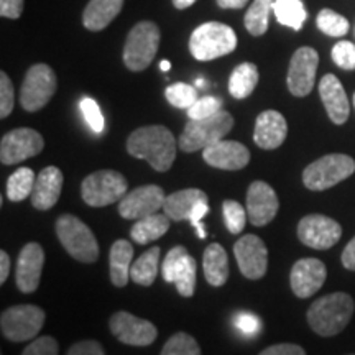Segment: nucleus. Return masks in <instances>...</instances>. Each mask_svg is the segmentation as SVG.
I'll use <instances>...</instances> for the list:
<instances>
[{"instance_id":"f257e3e1","label":"nucleus","mask_w":355,"mask_h":355,"mask_svg":"<svg viewBox=\"0 0 355 355\" xmlns=\"http://www.w3.org/2000/svg\"><path fill=\"white\" fill-rule=\"evenodd\" d=\"M127 152L133 158L148 162L153 170L165 173L175 163L178 141L170 128L146 125L130 133L127 140Z\"/></svg>"},{"instance_id":"f03ea898","label":"nucleus","mask_w":355,"mask_h":355,"mask_svg":"<svg viewBox=\"0 0 355 355\" xmlns=\"http://www.w3.org/2000/svg\"><path fill=\"white\" fill-rule=\"evenodd\" d=\"M355 303L352 296L344 291H336L322 296L309 306L308 324L321 337L340 334L352 319Z\"/></svg>"},{"instance_id":"7ed1b4c3","label":"nucleus","mask_w":355,"mask_h":355,"mask_svg":"<svg viewBox=\"0 0 355 355\" xmlns=\"http://www.w3.org/2000/svg\"><path fill=\"white\" fill-rule=\"evenodd\" d=\"M56 237L74 260L81 263H94L99 259V243L96 235L79 217L63 214L56 220Z\"/></svg>"},{"instance_id":"20e7f679","label":"nucleus","mask_w":355,"mask_h":355,"mask_svg":"<svg viewBox=\"0 0 355 355\" xmlns=\"http://www.w3.org/2000/svg\"><path fill=\"white\" fill-rule=\"evenodd\" d=\"M232 128L234 117L225 110H219L211 117L199 119V121L189 119L183 133L180 135V140H178V146L184 153L199 152V150L214 145L216 141L224 140V137Z\"/></svg>"},{"instance_id":"39448f33","label":"nucleus","mask_w":355,"mask_h":355,"mask_svg":"<svg viewBox=\"0 0 355 355\" xmlns=\"http://www.w3.org/2000/svg\"><path fill=\"white\" fill-rule=\"evenodd\" d=\"M237 48V35L229 25L207 21L196 26L189 38V51L198 61H212Z\"/></svg>"},{"instance_id":"423d86ee","label":"nucleus","mask_w":355,"mask_h":355,"mask_svg":"<svg viewBox=\"0 0 355 355\" xmlns=\"http://www.w3.org/2000/svg\"><path fill=\"white\" fill-rule=\"evenodd\" d=\"M159 40H162V33H159L158 25L153 21L144 20L133 26L128 32L125 46H123L122 58L127 69L140 73L148 68L158 53Z\"/></svg>"},{"instance_id":"0eeeda50","label":"nucleus","mask_w":355,"mask_h":355,"mask_svg":"<svg viewBox=\"0 0 355 355\" xmlns=\"http://www.w3.org/2000/svg\"><path fill=\"white\" fill-rule=\"evenodd\" d=\"M355 173V159L344 153H331L309 163L303 171V183L311 191H326L343 183Z\"/></svg>"},{"instance_id":"6e6552de","label":"nucleus","mask_w":355,"mask_h":355,"mask_svg":"<svg viewBox=\"0 0 355 355\" xmlns=\"http://www.w3.org/2000/svg\"><path fill=\"white\" fill-rule=\"evenodd\" d=\"M128 184L122 173L101 170L84 178L81 184L83 201L91 207H105L121 202L127 194Z\"/></svg>"},{"instance_id":"1a4fd4ad","label":"nucleus","mask_w":355,"mask_h":355,"mask_svg":"<svg viewBox=\"0 0 355 355\" xmlns=\"http://www.w3.org/2000/svg\"><path fill=\"white\" fill-rule=\"evenodd\" d=\"M44 319V311L35 304L10 306L0 316V329L10 343H26L38 336Z\"/></svg>"},{"instance_id":"9d476101","label":"nucleus","mask_w":355,"mask_h":355,"mask_svg":"<svg viewBox=\"0 0 355 355\" xmlns=\"http://www.w3.org/2000/svg\"><path fill=\"white\" fill-rule=\"evenodd\" d=\"M58 89L55 71L48 64L38 63L26 71L20 89V104L26 112L42 110Z\"/></svg>"},{"instance_id":"9b49d317","label":"nucleus","mask_w":355,"mask_h":355,"mask_svg":"<svg viewBox=\"0 0 355 355\" xmlns=\"http://www.w3.org/2000/svg\"><path fill=\"white\" fill-rule=\"evenodd\" d=\"M44 148L42 133L33 128H15L7 132L0 141V162L10 166L25 159L37 157Z\"/></svg>"},{"instance_id":"f8f14e48","label":"nucleus","mask_w":355,"mask_h":355,"mask_svg":"<svg viewBox=\"0 0 355 355\" xmlns=\"http://www.w3.org/2000/svg\"><path fill=\"white\" fill-rule=\"evenodd\" d=\"M319 55L314 48L301 46L293 53L288 68V91L295 97H306L313 91L316 83Z\"/></svg>"},{"instance_id":"ddd939ff","label":"nucleus","mask_w":355,"mask_h":355,"mask_svg":"<svg viewBox=\"0 0 355 355\" xmlns=\"http://www.w3.org/2000/svg\"><path fill=\"white\" fill-rule=\"evenodd\" d=\"M109 329L125 345L133 347H146L152 345L158 337V329L146 319L137 318L127 311H119L109 319Z\"/></svg>"},{"instance_id":"4468645a","label":"nucleus","mask_w":355,"mask_h":355,"mask_svg":"<svg viewBox=\"0 0 355 355\" xmlns=\"http://www.w3.org/2000/svg\"><path fill=\"white\" fill-rule=\"evenodd\" d=\"M343 237V227L332 217L324 214L304 216L298 224V239L314 250H327Z\"/></svg>"},{"instance_id":"2eb2a0df","label":"nucleus","mask_w":355,"mask_h":355,"mask_svg":"<svg viewBox=\"0 0 355 355\" xmlns=\"http://www.w3.org/2000/svg\"><path fill=\"white\" fill-rule=\"evenodd\" d=\"M165 199V191L159 186H139V188L127 193L122 201L119 202V214L128 220L144 219V217L157 214L159 209H163Z\"/></svg>"},{"instance_id":"dca6fc26","label":"nucleus","mask_w":355,"mask_h":355,"mask_svg":"<svg viewBox=\"0 0 355 355\" xmlns=\"http://www.w3.org/2000/svg\"><path fill=\"white\" fill-rule=\"evenodd\" d=\"M234 255L239 270L248 279H260L268 268V250L265 242L257 235H243L234 245Z\"/></svg>"},{"instance_id":"f3484780","label":"nucleus","mask_w":355,"mask_h":355,"mask_svg":"<svg viewBox=\"0 0 355 355\" xmlns=\"http://www.w3.org/2000/svg\"><path fill=\"white\" fill-rule=\"evenodd\" d=\"M279 201L275 189L265 181H254L247 191V216L255 227H265L278 214Z\"/></svg>"},{"instance_id":"a211bd4d","label":"nucleus","mask_w":355,"mask_h":355,"mask_svg":"<svg viewBox=\"0 0 355 355\" xmlns=\"http://www.w3.org/2000/svg\"><path fill=\"white\" fill-rule=\"evenodd\" d=\"M327 278V268L318 259H301L293 265L290 273L291 290L301 300L311 298L321 290Z\"/></svg>"},{"instance_id":"6ab92c4d","label":"nucleus","mask_w":355,"mask_h":355,"mask_svg":"<svg viewBox=\"0 0 355 355\" xmlns=\"http://www.w3.org/2000/svg\"><path fill=\"white\" fill-rule=\"evenodd\" d=\"M202 159L217 170L237 171L250 163V152L241 141L219 140L202 150Z\"/></svg>"},{"instance_id":"aec40b11","label":"nucleus","mask_w":355,"mask_h":355,"mask_svg":"<svg viewBox=\"0 0 355 355\" xmlns=\"http://www.w3.org/2000/svg\"><path fill=\"white\" fill-rule=\"evenodd\" d=\"M44 265V250L37 242H30L21 248L17 260L15 283L17 288L25 295L35 293L40 286Z\"/></svg>"},{"instance_id":"412c9836","label":"nucleus","mask_w":355,"mask_h":355,"mask_svg":"<svg viewBox=\"0 0 355 355\" xmlns=\"http://www.w3.org/2000/svg\"><path fill=\"white\" fill-rule=\"evenodd\" d=\"M288 123L278 110H263L255 121L254 141L261 150H277L285 144Z\"/></svg>"},{"instance_id":"4be33fe9","label":"nucleus","mask_w":355,"mask_h":355,"mask_svg":"<svg viewBox=\"0 0 355 355\" xmlns=\"http://www.w3.org/2000/svg\"><path fill=\"white\" fill-rule=\"evenodd\" d=\"M319 96L332 123L343 125L347 122L350 114L349 97L345 94L343 83L334 74H326L319 81Z\"/></svg>"},{"instance_id":"5701e85b","label":"nucleus","mask_w":355,"mask_h":355,"mask_svg":"<svg viewBox=\"0 0 355 355\" xmlns=\"http://www.w3.org/2000/svg\"><path fill=\"white\" fill-rule=\"evenodd\" d=\"M63 189V173L56 166L43 168L42 173L37 175L35 188L30 199L32 206L38 211H48L58 202Z\"/></svg>"},{"instance_id":"b1692460","label":"nucleus","mask_w":355,"mask_h":355,"mask_svg":"<svg viewBox=\"0 0 355 355\" xmlns=\"http://www.w3.org/2000/svg\"><path fill=\"white\" fill-rule=\"evenodd\" d=\"M123 0H89L83 12V25L89 32L107 28L122 12Z\"/></svg>"},{"instance_id":"393cba45","label":"nucleus","mask_w":355,"mask_h":355,"mask_svg":"<svg viewBox=\"0 0 355 355\" xmlns=\"http://www.w3.org/2000/svg\"><path fill=\"white\" fill-rule=\"evenodd\" d=\"M202 201H207V194L202 189H181L166 196L165 204H163V211H165V214L171 220H189L194 207Z\"/></svg>"},{"instance_id":"a878e982","label":"nucleus","mask_w":355,"mask_h":355,"mask_svg":"<svg viewBox=\"0 0 355 355\" xmlns=\"http://www.w3.org/2000/svg\"><path fill=\"white\" fill-rule=\"evenodd\" d=\"M204 277L211 286L225 285L229 278V257L220 243H209L202 254Z\"/></svg>"},{"instance_id":"bb28decb","label":"nucleus","mask_w":355,"mask_h":355,"mask_svg":"<svg viewBox=\"0 0 355 355\" xmlns=\"http://www.w3.org/2000/svg\"><path fill=\"white\" fill-rule=\"evenodd\" d=\"M133 259V245L128 241L119 239L112 243L109 254L110 263V279L112 285L117 288L127 286L130 282V268Z\"/></svg>"},{"instance_id":"cd10ccee","label":"nucleus","mask_w":355,"mask_h":355,"mask_svg":"<svg viewBox=\"0 0 355 355\" xmlns=\"http://www.w3.org/2000/svg\"><path fill=\"white\" fill-rule=\"evenodd\" d=\"M170 222L171 219L166 214H152L135 220L130 229L132 241H135L139 245L158 241L170 230Z\"/></svg>"},{"instance_id":"c85d7f7f","label":"nucleus","mask_w":355,"mask_h":355,"mask_svg":"<svg viewBox=\"0 0 355 355\" xmlns=\"http://www.w3.org/2000/svg\"><path fill=\"white\" fill-rule=\"evenodd\" d=\"M259 68L254 63H242L235 66L229 78V92L234 99H247L259 84Z\"/></svg>"},{"instance_id":"c756f323","label":"nucleus","mask_w":355,"mask_h":355,"mask_svg":"<svg viewBox=\"0 0 355 355\" xmlns=\"http://www.w3.org/2000/svg\"><path fill=\"white\" fill-rule=\"evenodd\" d=\"M159 247H152L132 263L130 279L140 286H152L157 279L159 265Z\"/></svg>"},{"instance_id":"7c9ffc66","label":"nucleus","mask_w":355,"mask_h":355,"mask_svg":"<svg viewBox=\"0 0 355 355\" xmlns=\"http://www.w3.org/2000/svg\"><path fill=\"white\" fill-rule=\"evenodd\" d=\"M273 13L279 24L290 26L295 32H300L308 19L303 0H275Z\"/></svg>"},{"instance_id":"2f4dec72","label":"nucleus","mask_w":355,"mask_h":355,"mask_svg":"<svg viewBox=\"0 0 355 355\" xmlns=\"http://www.w3.org/2000/svg\"><path fill=\"white\" fill-rule=\"evenodd\" d=\"M275 0H254L248 10L245 13V24L247 32L252 37H261L266 33L270 25V12L273 10Z\"/></svg>"},{"instance_id":"473e14b6","label":"nucleus","mask_w":355,"mask_h":355,"mask_svg":"<svg viewBox=\"0 0 355 355\" xmlns=\"http://www.w3.org/2000/svg\"><path fill=\"white\" fill-rule=\"evenodd\" d=\"M35 181H37V176H35L33 170L19 168L7 181V198L12 202L25 201L26 198L32 196Z\"/></svg>"},{"instance_id":"72a5a7b5","label":"nucleus","mask_w":355,"mask_h":355,"mask_svg":"<svg viewBox=\"0 0 355 355\" xmlns=\"http://www.w3.org/2000/svg\"><path fill=\"white\" fill-rule=\"evenodd\" d=\"M196 260L188 254L181 261L180 268L176 270L175 285L183 298H193L194 290H196Z\"/></svg>"},{"instance_id":"f704fd0d","label":"nucleus","mask_w":355,"mask_h":355,"mask_svg":"<svg viewBox=\"0 0 355 355\" xmlns=\"http://www.w3.org/2000/svg\"><path fill=\"white\" fill-rule=\"evenodd\" d=\"M318 28L321 30L324 35L332 38H340L344 35L349 33V20L345 17L340 15L331 8H322L321 12L318 13L316 19Z\"/></svg>"},{"instance_id":"c9c22d12","label":"nucleus","mask_w":355,"mask_h":355,"mask_svg":"<svg viewBox=\"0 0 355 355\" xmlns=\"http://www.w3.org/2000/svg\"><path fill=\"white\" fill-rule=\"evenodd\" d=\"M159 355H201V347L193 336L176 332L166 340Z\"/></svg>"},{"instance_id":"e433bc0d","label":"nucleus","mask_w":355,"mask_h":355,"mask_svg":"<svg viewBox=\"0 0 355 355\" xmlns=\"http://www.w3.org/2000/svg\"><path fill=\"white\" fill-rule=\"evenodd\" d=\"M165 97L176 109H189L199 99L196 87L186 83H175L168 86L165 89Z\"/></svg>"},{"instance_id":"4c0bfd02","label":"nucleus","mask_w":355,"mask_h":355,"mask_svg":"<svg viewBox=\"0 0 355 355\" xmlns=\"http://www.w3.org/2000/svg\"><path fill=\"white\" fill-rule=\"evenodd\" d=\"M222 214H224L225 227H227L230 234L239 235L243 232L248 216L247 212L243 211L242 204L234 201V199H225V201L222 202Z\"/></svg>"},{"instance_id":"58836bf2","label":"nucleus","mask_w":355,"mask_h":355,"mask_svg":"<svg viewBox=\"0 0 355 355\" xmlns=\"http://www.w3.org/2000/svg\"><path fill=\"white\" fill-rule=\"evenodd\" d=\"M222 110V99L214 96H204L194 102L188 109V117L193 121H199V119H207Z\"/></svg>"},{"instance_id":"ea45409f","label":"nucleus","mask_w":355,"mask_h":355,"mask_svg":"<svg viewBox=\"0 0 355 355\" xmlns=\"http://www.w3.org/2000/svg\"><path fill=\"white\" fill-rule=\"evenodd\" d=\"M79 107H81V112L91 130L94 133H102V130H104V115L101 112L99 104L91 97H84Z\"/></svg>"},{"instance_id":"a19ab883","label":"nucleus","mask_w":355,"mask_h":355,"mask_svg":"<svg viewBox=\"0 0 355 355\" xmlns=\"http://www.w3.org/2000/svg\"><path fill=\"white\" fill-rule=\"evenodd\" d=\"M186 255H188V250H186V247H183V245L173 247L171 250L168 252L165 257V261H163V266H162L163 279H165L166 283H175L176 270L180 268L181 261H183Z\"/></svg>"},{"instance_id":"79ce46f5","label":"nucleus","mask_w":355,"mask_h":355,"mask_svg":"<svg viewBox=\"0 0 355 355\" xmlns=\"http://www.w3.org/2000/svg\"><path fill=\"white\" fill-rule=\"evenodd\" d=\"M332 60L344 71L355 69V44L350 42H339L332 48Z\"/></svg>"},{"instance_id":"37998d69","label":"nucleus","mask_w":355,"mask_h":355,"mask_svg":"<svg viewBox=\"0 0 355 355\" xmlns=\"http://www.w3.org/2000/svg\"><path fill=\"white\" fill-rule=\"evenodd\" d=\"M15 105V91L6 71L0 73V117L7 119Z\"/></svg>"},{"instance_id":"c03bdc74","label":"nucleus","mask_w":355,"mask_h":355,"mask_svg":"<svg viewBox=\"0 0 355 355\" xmlns=\"http://www.w3.org/2000/svg\"><path fill=\"white\" fill-rule=\"evenodd\" d=\"M60 345L56 339L51 336H43L38 339H33V343L26 345L21 355H58Z\"/></svg>"},{"instance_id":"a18cd8bd","label":"nucleus","mask_w":355,"mask_h":355,"mask_svg":"<svg viewBox=\"0 0 355 355\" xmlns=\"http://www.w3.org/2000/svg\"><path fill=\"white\" fill-rule=\"evenodd\" d=\"M234 324H235V327H237V329L245 336H255V334H259V331H260V318H257L250 313L237 314L234 319Z\"/></svg>"},{"instance_id":"49530a36","label":"nucleus","mask_w":355,"mask_h":355,"mask_svg":"<svg viewBox=\"0 0 355 355\" xmlns=\"http://www.w3.org/2000/svg\"><path fill=\"white\" fill-rule=\"evenodd\" d=\"M68 355H105L104 347L97 343V340H81V343H76L71 345L68 350Z\"/></svg>"},{"instance_id":"de8ad7c7","label":"nucleus","mask_w":355,"mask_h":355,"mask_svg":"<svg viewBox=\"0 0 355 355\" xmlns=\"http://www.w3.org/2000/svg\"><path fill=\"white\" fill-rule=\"evenodd\" d=\"M207 212H209V204H207V201H202L194 207L193 214L189 217V222L194 225V229H196L199 239H206L207 235L206 229H204L206 225H202V219L207 216Z\"/></svg>"},{"instance_id":"09e8293b","label":"nucleus","mask_w":355,"mask_h":355,"mask_svg":"<svg viewBox=\"0 0 355 355\" xmlns=\"http://www.w3.org/2000/svg\"><path fill=\"white\" fill-rule=\"evenodd\" d=\"M259 355H306V352L298 344H275L261 350Z\"/></svg>"},{"instance_id":"8fccbe9b","label":"nucleus","mask_w":355,"mask_h":355,"mask_svg":"<svg viewBox=\"0 0 355 355\" xmlns=\"http://www.w3.org/2000/svg\"><path fill=\"white\" fill-rule=\"evenodd\" d=\"M24 12V0H0V15L3 19H20Z\"/></svg>"},{"instance_id":"3c124183","label":"nucleus","mask_w":355,"mask_h":355,"mask_svg":"<svg viewBox=\"0 0 355 355\" xmlns=\"http://www.w3.org/2000/svg\"><path fill=\"white\" fill-rule=\"evenodd\" d=\"M340 261H343L344 268L355 272V237L345 245L343 255H340Z\"/></svg>"},{"instance_id":"603ef678","label":"nucleus","mask_w":355,"mask_h":355,"mask_svg":"<svg viewBox=\"0 0 355 355\" xmlns=\"http://www.w3.org/2000/svg\"><path fill=\"white\" fill-rule=\"evenodd\" d=\"M8 273H10V259L6 250H0V285L7 282Z\"/></svg>"},{"instance_id":"864d4df0","label":"nucleus","mask_w":355,"mask_h":355,"mask_svg":"<svg viewBox=\"0 0 355 355\" xmlns=\"http://www.w3.org/2000/svg\"><path fill=\"white\" fill-rule=\"evenodd\" d=\"M248 0H217V6L220 8H232V10H241L247 6Z\"/></svg>"},{"instance_id":"5fc2aeb1","label":"nucleus","mask_w":355,"mask_h":355,"mask_svg":"<svg viewBox=\"0 0 355 355\" xmlns=\"http://www.w3.org/2000/svg\"><path fill=\"white\" fill-rule=\"evenodd\" d=\"M171 2H173V6H175V8H178V10H186V8L194 6V3H196V0H171Z\"/></svg>"},{"instance_id":"6e6d98bb","label":"nucleus","mask_w":355,"mask_h":355,"mask_svg":"<svg viewBox=\"0 0 355 355\" xmlns=\"http://www.w3.org/2000/svg\"><path fill=\"white\" fill-rule=\"evenodd\" d=\"M159 68H162V71H170L171 68L170 61H162V63H159Z\"/></svg>"},{"instance_id":"4d7b16f0","label":"nucleus","mask_w":355,"mask_h":355,"mask_svg":"<svg viewBox=\"0 0 355 355\" xmlns=\"http://www.w3.org/2000/svg\"><path fill=\"white\" fill-rule=\"evenodd\" d=\"M354 107H355V94H354Z\"/></svg>"},{"instance_id":"13d9d810","label":"nucleus","mask_w":355,"mask_h":355,"mask_svg":"<svg viewBox=\"0 0 355 355\" xmlns=\"http://www.w3.org/2000/svg\"><path fill=\"white\" fill-rule=\"evenodd\" d=\"M350 355H355V354H350Z\"/></svg>"}]
</instances>
